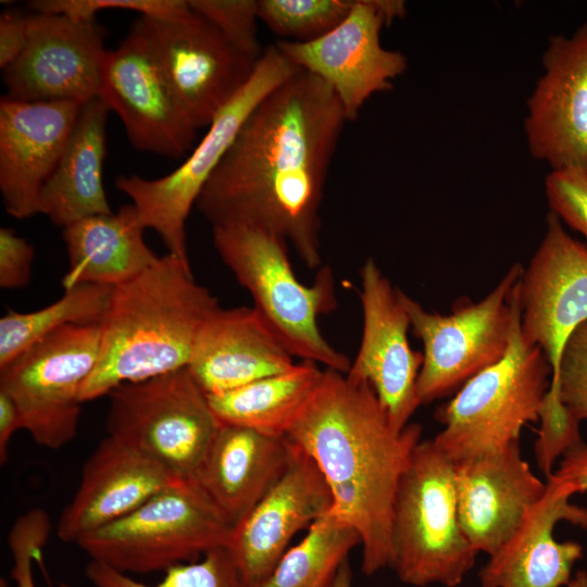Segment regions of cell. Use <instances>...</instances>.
<instances>
[{
	"label": "cell",
	"mask_w": 587,
	"mask_h": 587,
	"mask_svg": "<svg viewBox=\"0 0 587 587\" xmlns=\"http://www.w3.org/2000/svg\"><path fill=\"white\" fill-rule=\"evenodd\" d=\"M298 67L274 45L262 52L246 86L214 117L193 151L177 168L159 178L120 176L116 188L134 205L145 229H153L168 254L190 264L186 222L204 185L255 107Z\"/></svg>",
	"instance_id": "ba28073f"
},
{
	"label": "cell",
	"mask_w": 587,
	"mask_h": 587,
	"mask_svg": "<svg viewBox=\"0 0 587 587\" xmlns=\"http://www.w3.org/2000/svg\"><path fill=\"white\" fill-rule=\"evenodd\" d=\"M421 435L415 423L396 430L367 383L325 369L286 436L322 472L330 512L359 534L365 575L392 566L395 500Z\"/></svg>",
	"instance_id": "7a4b0ae2"
},
{
	"label": "cell",
	"mask_w": 587,
	"mask_h": 587,
	"mask_svg": "<svg viewBox=\"0 0 587 587\" xmlns=\"http://www.w3.org/2000/svg\"><path fill=\"white\" fill-rule=\"evenodd\" d=\"M85 574L95 587H246L227 547L211 550L201 560L172 566L154 585L135 580L126 573L92 560Z\"/></svg>",
	"instance_id": "1f68e13d"
},
{
	"label": "cell",
	"mask_w": 587,
	"mask_h": 587,
	"mask_svg": "<svg viewBox=\"0 0 587 587\" xmlns=\"http://www.w3.org/2000/svg\"><path fill=\"white\" fill-rule=\"evenodd\" d=\"M98 97L120 116L137 150L177 159L191 149L197 128L149 45L132 29L107 50Z\"/></svg>",
	"instance_id": "9a60e30c"
},
{
	"label": "cell",
	"mask_w": 587,
	"mask_h": 587,
	"mask_svg": "<svg viewBox=\"0 0 587 587\" xmlns=\"http://www.w3.org/2000/svg\"><path fill=\"white\" fill-rule=\"evenodd\" d=\"M405 13L403 1L355 0L326 35L308 42L280 39L275 46L291 64L333 89L350 122L373 95L391 90L394 79L405 72L407 57L380 42L383 27Z\"/></svg>",
	"instance_id": "7c38bea8"
},
{
	"label": "cell",
	"mask_w": 587,
	"mask_h": 587,
	"mask_svg": "<svg viewBox=\"0 0 587 587\" xmlns=\"http://www.w3.org/2000/svg\"><path fill=\"white\" fill-rule=\"evenodd\" d=\"M352 574L348 561L338 571L334 587H352Z\"/></svg>",
	"instance_id": "b9f144b4"
},
{
	"label": "cell",
	"mask_w": 587,
	"mask_h": 587,
	"mask_svg": "<svg viewBox=\"0 0 587 587\" xmlns=\"http://www.w3.org/2000/svg\"><path fill=\"white\" fill-rule=\"evenodd\" d=\"M567 587H587V572L578 571L573 578H571Z\"/></svg>",
	"instance_id": "7bdbcfd3"
},
{
	"label": "cell",
	"mask_w": 587,
	"mask_h": 587,
	"mask_svg": "<svg viewBox=\"0 0 587 587\" xmlns=\"http://www.w3.org/2000/svg\"><path fill=\"white\" fill-rule=\"evenodd\" d=\"M49 526L35 516L17 519L9 534V548L12 554V577L17 587H36L33 577V561L39 559L50 535ZM60 587H70L61 584Z\"/></svg>",
	"instance_id": "8d00e7d4"
},
{
	"label": "cell",
	"mask_w": 587,
	"mask_h": 587,
	"mask_svg": "<svg viewBox=\"0 0 587 587\" xmlns=\"http://www.w3.org/2000/svg\"><path fill=\"white\" fill-rule=\"evenodd\" d=\"M22 428L18 410L9 395L0 390V462L8 460V447L14 433Z\"/></svg>",
	"instance_id": "60d3db41"
},
{
	"label": "cell",
	"mask_w": 587,
	"mask_h": 587,
	"mask_svg": "<svg viewBox=\"0 0 587 587\" xmlns=\"http://www.w3.org/2000/svg\"><path fill=\"white\" fill-rule=\"evenodd\" d=\"M545 191L550 211L587 240V171H551Z\"/></svg>",
	"instance_id": "d590c367"
},
{
	"label": "cell",
	"mask_w": 587,
	"mask_h": 587,
	"mask_svg": "<svg viewBox=\"0 0 587 587\" xmlns=\"http://www.w3.org/2000/svg\"><path fill=\"white\" fill-rule=\"evenodd\" d=\"M454 467L461 528L478 553L489 557L513 535L546 484L522 457L520 442Z\"/></svg>",
	"instance_id": "44dd1931"
},
{
	"label": "cell",
	"mask_w": 587,
	"mask_h": 587,
	"mask_svg": "<svg viewBox=\"0 0 587 587\" xmlns=\"http://www.w3.org/2000/svg\"><path fill=\"white\" fill-rule=\"evenodd\" d=\"M100 324L68 325L0 367V390L14 401L22 429L48 449L71 442L82 390L99 354Z\"/></svg>",
	"instance_id": "8fae6325"
},
{
	"label": "cell",
	"mask_w": 587,
	"mask_h": 587,
	"mask_svg": "<svg viewBox=\"0 0 587 587\" xmlns=\"http://www.w3.org/2000/svg\"><path fill=\"white\" fill-rule=\"evenodd\" d=\"M558 475L566 478L577 489V494L587 491V445L579 440L563 454Z\"/></svg>",
	"instance_id": "ab89813d"
},
{
	"label": "cell",
	"mask_w": 587,
	"mask_h": 587,
	"mask_svg": "<svg viewBox=\"0 0 587 587\" xmlns=\"http://www.w3.org/2000/svg\"><path fill=\"white\" fill-rule=\"evenodd\" d=\"M34 247L11 228L0 229V286L15 289L26 286L32 277Z\"/></svg>",
	"instance_id": "74e56055"
},
{
	"label": "cell",
	"mask_w": 587,
	"mask_h": 587,
	"mask_svg": "<svg viewBox=\"0 0 587 587\" xmlns=\"http://www.w3.org/2000/svg\"><path fill=\"white\" fill-rule=\"evenodd\" d=\"M105 30L96 22L59 14L27 16V42L2 70L8 97L21 101H74L98 97Z\"/></svg>",
	"instance_id": "2e32d148"
},
{
	"label": "cell",
	"mask_w": 587,
	"mask_h": 587,
	"mask_svg": "<svg viewBox=\"0 0 587 587\" xmlns=\"http://www.w3.org/2000/svg\"><path fill=\"white\" fill-rule=\"evenodd\" d=\"M109 111L99 97L82 105L63 152L41 188L39 212L58 226L112 213L102 179Z\"/></svg>",
	"instance_id": "484cf974"
},
{
	"label": "cell",
	"mask_w": 587,
	"mask_h": 587,
	"mask_svg": "<svg viewBox=\"0 0 587 587\" xmlns=\"http://www.w3.org/2000/svg\"><path fill=\"white\" fill-rule=\"evenodd\" d=\"M132 30L149 45L197 129L208 127L236 97L259 61L237 49L195 11L178 20L141 15Z\"/></svg>",
	"instance_id": "4fadbf2b"
},
{
	"label": "cell",
	"mask_w": 587,
	"mask_h": 587,
	"mask_svg": "<svg viewBox=\"0 0 587 587\" xmlns=\"http://www.w3.org/2000/svg\"><path fill=\"white\" fill-rule=\"evenodd\" d=\"M347 122L333 89L298 68L247 117L195 207L212 226L278 235L319 270L322 200Z\"/></svg>",
	"instance_id": "6da1fadb"
},
{
	"label": "cell",
	"mask_w": 587,
	"mask_h": 587,
	"mask_svg": "<svg viewBox=\"0 0 587 587\" xmlns=\"http://www.w3.org/2000/svg\"><path fill=\"white\" fill-rule=\"evenodd\" d=\"M547 479L542 497L480 569L482 587H563L570 583L583 547L557 541L553 529L560 521L587 528V510L570 503L577 494L573 483L555 472Z\"/></svg>",
	"instance_id": "ffe728a7"
},
{
	"label": "cell",
	"mask_w": 587,
	"mask_h": 587,
	"mask_svg": "<svg viewBox=\"0 0 587 587\" xmlns=\"http://www.w3.org/2000/svg\"><path fill=\"white\" fill-rule=\"evenodd\" d=\"M514 264L483 300H458L450 314L426 311L402 291L412 333L423 344L417 397L429 403L458 391L467 380L500 362L508 352L516 284L523 273Z\"/></svg>",
	"instance_id": "9c48e42d"
},
{
	"label": "cell",
	"mask_w": 587,
	"mask_h": 587,
	"mask_svg": "<svg viewBox=\"0 0 587 587\" xmlns=\"http://www.w3.org/2000/svg\"><path fill=\"white\" fill-rule=\"evenodd\" d=\"M1 587H7L5 582L1 580Z\"/></svg>",
	"instance_id": "ee69618b"
},
{
	"label": "cell",
	"mask_w": 587,
	"mask_h": 587,
	"mask_svg": "<svg viewBox=\"0 0 587 587\" xmlns=\"http://www.w3.org/2000/svg\"><path fill=\"white\" fill-rule=\"evenodd\" d=\"M82 103L0 100V191L18 220L39 212L43 184L59 161Z\"/></svg>",
	"instance_id": "d6986e66"
},
{
	"label": "cell",
	"mask_w": 587,
	"mask_h": 587,
	"mask_svg": "<svg viewBox=\"0 0 587 587\" xmlns=\"http://www.w3.org/2000/svg\"><path fill=\"white\" fill-rule=\"evenodd\" d=\"M177 478L137 448L108 435L83 465L78 488L59 519V539L77 542L129 514Z\"/></svg>",
	"instance_id": "7402d4cb"
},
{
	"label": "cell",
	"mask_w": 587,
	"mask_h": 587,
	"mask_svg": "<svg viewBox=\"0 0 587 587\" xmlns=\"http://www.w3.org/2000/svg\"><path fill=\"white\" fill-rule=\"evenodd\" d=\"M582 420H587V320L567 337L540 410L535 453L546 476L552 473L554 461L582 440Z\"/></svg>",
	"instance_id": "f1b7e54d"
},
{
	"label": "cell",
	"mask_w": 587,
	"mask_h": 587,
	"mask_svg": "<svg viewBox=\"0 0 587 587\" xmlns=\"http://www.w3.org/2000/svg\"><path fill=\"white\" fill-rule=\"evenodd\" d=\"M355 0H258L259 20L282 40L308 42L336 28Z\"/></svg>",
	"instance_id": "d6a6232c"
},
{
	"label": "cell",
	"mask_w": 587,
	"mask_h": 587,
	"mask_svg": "<svg viewBox=\"0 0 587 587\" xmlns=\"http://www.w3.org/2000/svg\"><path fill=\"white\" fill-rule=\"evenodd\" d=\"M362 335L348 377L367 383L391 426L402 430L421 405L417 378L423 353L409 342L410 317L402 290L384 275L373 258L363 263L359 290Z\"/></svg>",
	"instance_id": "5bb4252c"
},
{
	"label": "cell",
	"mask_w": 587,
	"mask_h": 587,
	"mask_svg": "<svg viewBox=\"0 0 587 587\" xmlns=\"http://www.w3.org/2000/svg\"><path fill=\"white\" fill-rule=\"evenodd\" d=\"M212 239L222 262L294 358L345 374L349 371L350 359L327 341L319 325L322 315L337 308L329 266L320 267L313 284L305 285L294 272L288 242L270 230L212 226Z\"/></svg>",
	"instance_id": "277c9868"
},
{
	"label": "cell",
	"mask_w": 587,
	"mask_h": 587,
	"mask_svg": "<svg viewBox=\"0 0 587 587\" xmlns=\"http://www.w3.org/2000/svg\"><path fill=\"white\" fill-rule=\"evenodd\" d=\"M29 7L35 13L59 14L72 20L91 22L101 10H129L143 16L178 20L192 10L186 0H36Z\"/></svg>",
	"instance_id": "e575fe53"
},
{
	"label": "cell",
	"mask_w": 587,
	"mask_h": 587,
	"mask_svg": "<svg viewBox=\"0 0 587 587\" xmlns=\"http://www.w3.org/2000/svg\"><path fill=\"white\" fill-rule=\"evenodd\" d=\"M192 11L212 24L237 49L258 61L262 55L258 37L257 0H187Z\"/></svg>",
	"instance_id": "836d02e7"
},
{
	"label": "cell",
	"mask_w": 587,
	"mask_h": 587,
	"mask_svg": "<svg viewBox=\"0 0 587 587\" xmlns=\"http://www.w3.org/2000/svg\"><path fill=\"white\" fill-rule=\"evenodd\" d=\"M233 529L195 479L177 478L76 544L92 561L126 574H147L227 547Z\"/></svg>",
	"instance_id": "52a82bcc"
},
{
	"label": "cell",
	"mask_w": 587,
	"mask_h": 587,
	"mask_svg": "<svg viewBox=\"0 0 587 587\" xmlns=\"http://www.w3.org/2000/svg\"><path fill=\"white\" fill-rule=\"evenodd\" d=\"M296 449L286 436L222 424L192 479L235 528L283 476Z\"/></svg>",
	"instance_id": "cb8c5ba5"
},
{
	"label": "cell",
	"mask_w": 587,
	"mask_h": 587,
	"mask_svg": "<svg viewBox=\"0 0 587 587\" xmlns=\"http://www.w3.org/2000/svg\"><path fill=\"white\" fill-rule=\"evenodd\" d=\"M218 305L217 298L195 280L190 264L168 253L114 287L82 402L187 367L200 326Z\"/></svg>",
	"instance_id": "3957f363"
},
{
	"label": "cell",
	"mask_w": 587,
	"mask_h": 587,
	"mask_svg": "<svg viewBox=\"0 0 587 587\" xmlns=\"http://www.w3.org/2000/svg\"><path fill=\"white\" fill-rule=\"evenodd\" d=\"M551 375L542 350L523 338L517 299L507 354L437 409L435 419L444 428L434 442L453 463L520 442L523 427L539 421Z\"/></svg>",
	"instance_id": "8992f818"
},
{
	"label": "cell",
	"mask_w": 587,
	"mask_h": 587,
	"mask_svg": "<svg viewBox=\"0 0 587 587\" xmlns=\"http://www.w3.org/2000/svg\"><path fill=\"white\" fill-rule=\"evenodd\" d=\"M359 545L357 530L329 511L317 519L305 537L287 549L270 575L253 587H334L339 569Z\"/></svg>",
	"instance_id": "f546056e"
},
{
	"label": "cell",
	"mask_w": 587,
	"mask_h": 587,
	"mask_svg": "<svg viewBox=\"0 0 587 587\" xmlns=\"http://www.w3.org/2000/svg\"><path fill=\"white\" fill-rule=\"evenodd\" d=\"M542 68L527 100L529 151L551 171H587V21L549 39Z\"/></svg>",
	"instance_id": "e0dca14e"
},
{
	"label": "cell",
	"mask_w": 587,
	"mask_h": 587,
	"mask_svg": "<svg viewBox=\"0 0 587 587\" xmlns=\"http://www.w3.org/2000/svg\"><path fill=\"white\" fill-rule=\"evenodd\" d=\"M525 295L533 324L553 345H563L587 320V246L563 225L546 230L527 272Z\"/></svg>",
	"instance_id": "d4e9b609"
},
{
	"label": "cell",
	"mask_w": 587,
	"mask_h": 587,
	"mask_svg": "<svg viewBox=\"0 0 587 587\" xmlns=\"http://www.w3.org/2000/svg\"><path fill=\"white\" fill-rule=\"evenodd\" d=\"M332 507L333 496L322 472L297 447L283 476L233 529L227 549L246 587L270 575L291 538Z\"/></svg>",
	"instance_id": "ac0fdd59"
},
{
	"label": "cell",
	"mask_w": 587,
	"mask_h": 587,
	"mask_svg": "<svg viewBox=\"0 0 587 587\" xmlns=\"http://www.w3.org/2000/svg\"><path fill=\"white\" fill-rule=\"evenodd\" d=\"M112 291L113 287L80 284L65 289L60 299L37 311H9L0 319V367L68 325L100 324Z\"/></svg>",
	"instance_id": "4dcf8cb0"
},
{
	"label": "cell",
	"mask_w": 587,
	"mask_h": 587,
	"mask_svg": "<svg viewBox=\"0 0 587 587\" xmlns=\"http://www.w3.org/2000/svg\"><path fill=\"white\" fill-rule=\"evenodd\" d=\"M323 373L319 364L299 361L284 372L208 398L221 424L285 437L312 399Z\"/></svg>",
	"instance_id": "83f0119b"
},
{
	"label": "cell",
	"mask_w": 587,
	"mask_h": 587,
	"mask_svg": "<svg viewBox=\"0 0 587 587\" xmlns=\"http://www.w3.org/2000/svg\"><path fill=\"white\" fill-rule=\"evenodd\" d=\"M391 569L411 586L457 587L478 551L458 515L455 467L433 439L420 441L403 473L394 507Z\"/></svg>",
	"instance_id": "5b68a950"
},
{
	"label": "cell",
	"mask_w": 587,
	"mask_h": 587,
	"mask_svg": "<svg viewBox=\"0 0 587 587\" xmlns=\"http://www.w3.org/2000/svg\"><path fill=\"white\" fill-rule=\"evenodd\" d=\"M143 232L132 203L64 227L68 257L64 290L80 284L114 288L151 267L160 257L146 243Z\"/></svg>",
	"instance_id": "4316f807"
},
{
	"label": "cell",
	"mask_w": 587,
	"mask_h": 587,
	"mask_svg": "<svg viewBox=\"0 0 587 587\" xmlns=\"http://www.w3.org/2000/svg\"><path fill=\"white\" fill-rule=\"evenodd\" d=\"M108 396V435L177 477H195L222 424L187 367L121 385Z\"/></svg>",
	"instance_id": "30bf717a"
},
{
	"label": "cell",
	"mask_w": 587,
	"mask_h": 587,
	"mask_svg": "<svg viewBox=\"0 0 587 587\" xmlns=\"http://www.w3.org/2000/svg\"><path fill=\"white\" fill-rule=\"evenodd\" d=\"M295 363L253 307L218 305L198 330L187 370L207 395H218L284 372Z\"/></svg>",
	"instance_id": "603a6c76"
},
{
	"label": "cell",
	"mask_w": 587,
	"mask_h": 587,
	"mask_svg": "<svg viewBox=\"0 0 587 587\" xmlns=\"http://www.w3.org/2000/svg\"><path fill=\"white\" fill-rule=\"evenodd\" d=\"M27 42V16L16 10L0 16V67L4 70L23 52Z\"/></svg>",
	"instance_id": "f35d334b"
}]
</instances>
